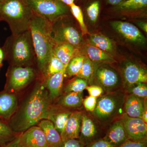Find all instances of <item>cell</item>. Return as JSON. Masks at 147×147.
Returning <instances> with one entry per match:
<instances>
[{"label":"cell","mask_w":147,"mask_h":147,"mask_svg":"<svg viewBox=\"0 0 147 147\" xmlns=\"http://www.w3.org/2000/svg\"><path fill=\"white\" fill-rule=\"evenodd\" d=\"M57 99L56 104L64 108L73 110H81L83 106V92L63 93Z\"/></svg>","instance_id":"7402d4cb"},{"label":"cell","mask_w":147,"mask_h":147,"mask_svg":"<svg viewBox=\"0 0 147 147\" xmlns=\"http://www.w3.org/2000/svg\"><path fill=\"white\" fill-rule=\"evenodd\" d=\"M79 49L67 43L56 44L53 53L67 67L70 60L79 54Z\"/></svg>","instance_id":"d4e9b609"},{"label":"cell","mask_w":147,"mask_h":147,"mask_svg":"<svg viewBox=\"0 0 147 147\" xmlns=\"http://www.w3.org/2000/svg\"><path fill=\"white\" fill-rule=\"evenodd\" d=\"M147 7V0H123L113 9L122 15H137L145 13Z\"/></svg>","instance_id":"d6986e66"},{"label":"cell","mask_w":147,"mask_h":147,"mask_svg":"<svg viewBox=\"0 0 147 147\" xmlns=\"http://www.w3.org/2000/svg\"><path fill=\"white\" fill-rule=\"evenodd\" d=\"M102 138L115 147L119 146L128 140L121 118L109 125Z\"/></svg>","instance_id":"2e32d148"},{"label":"cell","mask_w":147,"mask_h":147,"mask_svg":"<svg viewBox=\"0 0 147 147\" xmlns=\"http://www.w3.org/2000/svg\"><path fill=\"white\" fill-rule=\"evenodd\" d=\"M8 123L0 120V146L4 147L17 137Z\"/></svg>","instance_id":"4316f807"},{"label":"cell","mask_w":147,"mask_h":147,"mask_svg":"<svg viewBox=\"0 0 147 147\" xmlns=\"http://www.w3.org/2000/svg\"><path fill=\"white\" fill-rule=\"evenodd\" d=\"M36 14L53 23L58 18L71 15L68 6L57 0H27Z\"/></svg>","instance_id":"9c48e42d"},{"label":"cell","mask_w":147,"mask_h":147,"mask_svg":"<svg viewBox=\"0 0 147 147\" xmlns=\"http://www.w3.org/2000/svg\"><path fill=\"white\" fill-rule=\"evenodd\" d=\"M127 94L134 95L138 97L146 98L147 85L146 83H138L132 84L123 89Z\"/></svg>","instance_id":"836d02e7"},{"label":"cell","mask_w":147,"mask_h":147,"mask_svg":"<svg viewBox=\"0 0 147 147\" xmlns=\"http://www.w3.org/2000/svg\"><path fill=\"white\" fill-rule=\"evenodd\" d=\"M4 60V54L2 48L0 47V69L3 66V62Z\"/></svg>","instance_id":"ee69618b"},{"label":"cell","mask_w":147,"mask_h":147,"mask_svg":"<svg viewBox=\"0 0 147 147\" xmlns=\"http://www.w3.org/2000/svg\"><path fill=\"white\" fill-rule=\"evenodd\" d=\"M86 90H87L90 96L96 98L99 97L104 93L102 88L97 85H88Z\"/></svg>","instance_id":"d590c367"},{"label":"cell","mask_w":147,"mask_h":147,"mask_svg":"<svg viewBox=\"0 0 147 147\" xmlns=\"http://www.w3.org/2000/svg\"><path fill=\"white\" fill-rule=\"evenodd\" d=\"M137 26L142 30L145 32L146 33L147 32V24L146 22L144 21H138L136 22Z\"/></svg>","instance_id":"60d3db41"},{"label":"cell","mask_w":147,"mask_h":147,"mask_svg":"<svg viewBox=\"0 0 147 147\" xmlns=\"http://www.w3.org/2000/svg\"><path fill=\"white\" fill-rule=\"evenodd\" d=\"M147 109V98L126 94L123 105L125 114L130 117L142 119L143 113Z\"/></svg>","instance_id":"ac0fdd59"},{"label":"cell","mask_w":147,"mask_h":147,"mask_svg":"<svg viewBox=\"0 0 147 147\" xmlns=\"http://www.w3.org/2000/svg\"><path fill=\"white\" fill-rule=\"evenodd\" d=\"M147 109H146V110L144 111V113H143L142 115V119L146 123H147Z\"/></svg>","instance_id":"f6af8a7d"},{"label":"cell","mask_w":147,"mask_h":147,"mask_svg":"<svg viewBox=\"0 0 147 147\" xmlns=\"http://www.w3.org/2000/svg\"><path fill=\"white\" fill-rule=\"evenodd\" d=\"M88 85V82L86 80L75 76L66 84L63 91L64 93L83 92Z\"/></svg>","instance_id":"f546056e"},{"label":"cell","mask_w":147,"mask_h":147,"mask_svg":"<svg viewBox=\"0 0 147 147\" xmlns=\"http://www.w3.org/2000/svg\"><path fill=\"white\" fill-rule=\"evenodd\" d=\"M57 1L64 4L69 7L71 5L75 3L76 0H57Z\"/></svg>","instance_id":"7bdbcfd3"},{"label":"cell","mask_w":147,"mask_h":147,"mask_svg":"<svg viewBox=\"0 0 147 147\" xmlns=\"http://www.w3.org/2000/svg\"><path fill=\"white\" fill-rule=\"evenodd\" d=\"M66 66L53 54L47 63L43 79L65 69Z\"/></svg>","instance_id":"4dcf8cb0"},{"label":"cell","mask_w":147,"mask_h":147,"mask_svg":"<svg viewBox=\"0 0 147 147\" xmlns=\"http://www.w3.org/2000/svg\"><path fill=\"white\" fill-rule=\"evenodd\" d=\"M101 2L100 0H92L86 4L85 13L90 22L94 24L97 21L100 14Z\"/></svg>","instance_id":"f1b7e54d"},{"label":"cell","mask_w":147,"mask_h":147,"mask_svg":"<svg viewBox=\"0 0 147 147\" xmlns=\"http://www.w3.org/2000/svg\"><path fill=\"white\" fill-rule=\"evenodd\" d=\"M125 95L123 89L104 92L97 98L95 108L91 114L107 128L109 125L121 119L124 114L123 105Z\"/></svg>","instance_id":"5b68a950"},{"label":"cell","mask_w":147,"mask_h":147,"mask_svg":"<svg viewBox=\"0 0 147 147\" xmlns=\"http://www.w3.org/2000/svg\"></svg>","instance_id":"c3c4849f"},{"label":"cell","mask_w":147,"mask_h":147,"mask_svg":"<svg viewBox=\"0 0 147 147\" xmlns=\"http://www.w3.org/2000/svg\"><path fill=\"white\" fill-rule=\"evenodd\" d=\"M29 30L35 53L37 69L42 79L56 44L52 34V23L34 12Z\"/></svg>","instance_id":"7a4b0ae2"},{"label":"cell","mask_w":147,"mask_h":147,"mask_svg":"<svg viewBox=\"0 0 147 147\" xmlns=\"http://www.w3.org/2000/svg\"><path fill=\"white\" fill-rule=\"evenodd\" d=\"M111 26L127 41L137 45H144L146 38L137 27L133 24L120 21H112Z\"/></svg>","instance_id":"4fadbf2b"},{"label":"cell","mask_w":147,"mask_h":147,"mask_svg":"<svg viewBox=\"0 0 147 147\" xmlns=\"http://www.w3.org/2000/svg\"><path fill=\"white\" fill-rule=\"evenodd\" d=\"M74 110L52 103L48 110L47 119L50 121L61 136L70 114Z\"/></svg>","instance_id":"9a60e30c"},{"label":"cell","mask_w":147,"mask_h":147,"mask_svg":"<svg viewBox=\"0 0 147 147\" xmlns=\"http://www.w3.org/2000/svg\"><path fill=\"white\" fill-rule=\"evenodd\" d=\"M71 15L63 16L52 23L53 39L55 44L67 43L79 49L83 35L72 23Z\"/></svg>","instance_id":"8992f818"},{"label":"cell","mask_w":147,"mask_h":147,"mask_svg":"<svg viewBox=\"0 0 147 147\" xmlns=\"http://www.w3.org/2000/svg\"><path fill=\"white\" fill-rule=\"evenodd\" d=\"M4 60L9 65L34 66L36 58L30 30L17 34H11L2 47Z\"/></svg>","instance_id":"3957f363"},{"label":"cell","mask_w":147,"mask_h":147,"mask_svg":"<svg viewBox=\"0 0 147 147\" xmlns=\"http://www.w3.org/2000/svg\"><path fill=\"white\" fill-rule=\"evenodd\" d=\"M123 1V0H105V1L107 4L114 6L117 5Z\"/></svg>","instance_id":"b9f144b4"},{"label":"cell","mask_w":147,"mask_h":147,"mask_svg":"<svg viewBox=\"0 0 147 147\" xmlns=\"http://www.w3.org/2000/svg\"><path fill=\"white\" fill-rule=\"evenodd\" d=\"M120 74L123 89L136 83H147V69L137 63L125 62L121 67Z\"/></svg>","instance_id":"8fae6325"},{"label":"cell","mask_w":147,"mask_h":147,"mask_svg":"<svg viewBox=\"0 0 147 147\" xmlns=\"http://www.w3.org/2000/svg\"><path fill=\"white\" fill-rule=\"evenodd\" d=\"M0 147H1V146H0Z\"/></svg>","instance_id":"7dc6e473"},{"label":"cell","mask_w":147,"mask_h":147,"mask_svg":"<svg viewBox=\"0 0 147 147\" xmlns=\"http://www.w3.org/2000/svg\"><path fill=\"white\" fill-rule=\"evenodd\" d=\"M85 147H115L109 142L100 138L86 145Z\"/></svg>","instance_id":"74e56055"},{"label":"cell","mask_w":147,"mask_h":147,"mask_svg":"<svg viewBox=\"0 0 147 147\" xmlns=\"http://www.w3.org/2000/svg\"><path fill=\"white\" fill-rule=\"evenodd\" d=\"M94 64V71L88 85H97L104 92H110L123 89L121 74L109 64Z\"/></svg>","instance_id":"52a82bcc"},{"label":"cell","mask_w":147,"mask_h":147,"mask_svg":"<svg viewBox=\"0 0 147 147\" xmlns=\"http://www.w3.org/2000/svg\"><path fill=\"white\" fill-rule=\"evenodd\" d=\"M53 101L41 78L38 79L33 88L8 121L16 133H22L40 121L47 119L48 110Z\"/></svg>","instance_id":"6da1fadb"},{"label":"cell","mask_w":147,"mask_h":147,"mask_svg":"<svg viewBox=\"0 0 147 147\" xmlns=\"http://www.w3.org/2000/svg\"><path fill=\"white\" fill-rule=\"evenodd\" d=\"M90 45L107 52L111 55L115 53V46L112 40L108 37L100 34H94L90 36Z\"/></svg>","instance_id":"484cf974"},{"label":"cell","mask_w":147,"mask_h":147,"mask_svg":"<svg viewBox=\"0 0 147 147\" xmlns=\"http://www.w3.org/2000/svg\"><path fill=\"white\" fill-rule=\"evenodd\" d=\"M106 128L89 112L82 110V121L79 139L85 146L100 138L99 134Z\"/></svg>","instance_id":"30bf717a"},{"label":"cell","mask_w":147,"mask_h":147,"mask_svg":"<svg viewBox=\"0 0 147 147\" xmlns=\"http://www.w3.org/2000/svg\"><path fill=\"white\" fill-rule=\"evenodd\" d=\"M121 119L129 140L147 142V124L142 119L130 117L124 114Z\"/></svg>","instance_id":"7c38bea8"},{"label":"cell","mask_w":147,"mask_h":147,"mask_svg":"<svg viewBox=\"0 0 147 147\" xmlns=\"http://www.w3.org/2000/svg\"><path fill=\"white\" fill-rule=\"evenodd\" d=\"M18 107V98L13 93L0 92V120L8 122Z\"/></svg>","instance_id":"e0dca14e"},{"label":"cell","mask_w":147,"mask_h":147,"mask_svg":"<svg viewBox=\"0 0 147 147\" xmlns=\"http://www.w3.org/2000/svg\"><path fill=\"white\" fill-rule=\"evenodd\" d=\"M79 139H67L63 141L60 147H85Z\"/></svg>","instance_id":"8d00e7d4"},{"label":"cell","mask_w":147,"mask_h":147,"mask_svg":"<svg viewBox=\"0 0 147 147\" xmlns=\"http://www.w3.org/2000/svg\"><path fill=\"white\" fill-rule=\"evenodd\" d=\"M33 14L27 0H2L0 2V21L8 24L12 34H19L29 30Z\"/></svg>","instance_id":"277c9868"},{"label":"cell","mask_w":147,"mask_h":147,"mask_svg":"<svg viewBox=\"0 0 147 147\" xmlns=\"http://www.w3.org/2000/svg\"><path fill=\"white\" fill-rule=\"evenodd\" d=\"M38 125L42 129L44 132L47 147L60 146L62 142L61 137L50 121L42 120L38 123Z\"/></svg>","instance_id":"603a6c76"},{"label":"cell","mask_w":147,"mask_h":147,"mask_svg":"<svg viewBox=\"0 0 147 147\" xmlns=\"http://www.w3.org/2000/svg\"><path fill=\"white\" fill-rule=\"evenodd\" d=\"M82 113V110H75L70 114L61 135L62 141L67 139H79Z\"/></svg>","instance_id":"ffe728a7"},{"label":"cell","mask_w":147,"mask_h":147,"mask_svg":"<svg viewBox=\"0 0 147 147\" xmlns=\"http://www.w3.org/2000/svg\"><path fill=\"white\" fill-rule=\"evenodd\" d=\"M97 98L89 95L84 98L83 105L86 111L89 113L93 112L96 106Z\"/></svg>","instance_id":"e575fe53"},{"label":"cell","mask_w":147,"mask_h":147,"mask_svg":"<svg viewBox=\"0 0 147 147\" xmlns=\"http://www.w3.org/2000/svg\"><path fill=\"white\" fill-rule=\"evenodd\" d=\"M69 8L71 15L79 24L82 35L88 34V31L84 22V13L81 7L74 3L69 7Z\"/></svg>","instance_id":"1f68e13d"},{"label":"cell","mask_w":147,"mask_h":147,"mask_svg":"<svg viewBox=\"0 0 147 147\" xmlns=\"http://www.w3.org/2000/svg\"><path fill=\"white\" fill-rule=\"evenodd\" d=\"M65 70H63L42 80L52 101L56 100L62 94Z\"/></svg>","instance_id":"44dd1931"},{"label":"cell","mask_w":147,"mask_h":147,"mask_svg":"<svg viewBox=\"0 0 147 147\" xmlns=\"http://www.w3.org/2000/svg\"><path fill=\"white\" fill-rule=\"evenodd\" d=\"M38 73L34 66L9 65L4 91L15 93L22 90L36 80Z\"/></svg>","instance_id":"ba28073f"},{"label":"cell","mask_w":147,"mask_h":147,"mask_svg":"<svg viewBox=\"0 0 147 147\" xmlns=\"http://www.w3.org/2000/svg\"><path fill=\"white\" fill-rule=\"evenodd\" d=\"M4 147H24L20 144L18 141V136L12 142L9 143Z\"/></svg>","instance_id":"ab89813d"},{"label":"cell","mask_w":147,"mask_h":147,"mask_svg":"<svg viewBox=\"0 0 147 147\" xmlns=\"http://www.w3.org/2000/svg\"><path fill=\"white\" fill-rule=\"evenodd\" d=\"M18 141L24 147H47L44 132L38 125H34L18 136Z\"/></svg>","instance_id":"5bb4252c"},{"label":"cell","mask_w":147,"mask_h":147,"mask_svg":"<svg viewBox=\"0 0 147 147\" xmlns=\"http://www.w3.org/2000/svg\"><path fill=\"white\" fill-rule=\"evenodd\" d=\"M118 147H147V142H136L128 139Z\"/></svg>","instance_id":"f35d334b"},{"label":"cell","mask_w":147,"mask_h":147,"mask_svg":"<svg viewBox=\"0 0 147 147\" xmlns=\"http://www.w3.org/2000/svg\"><path fill=\"white\" fill-rule=\"evenodd\" d=\"M85 53L86 55V56L94 64H112L117 62L113 55L90 44L86 45L85 47Z\"/></svg>","instance_id":"cb8c5ba5"},{"label":"cell","mask_w":147,"mask_h":147,"mask_svg":"<svg viewBox=\"0 0 147 147\" xmlns=\"http://www.w3.org/2000/svg\"><path fill=\"white\" fill-rule=\"evenodd\" d=\"M1 1H2V0H0V2H1Z\"/></svg>","instance_id":"bcb514c9"},{"label":"cell","mask_w":147,"mask_h":147,"mask_svg":"<svg viewBox=\"0 0 147 147\" xmlns=\"http://www.w3.org/2000/svg\"><path fill=\"white\" fill-rule=\"evenodd\" d=\"M94 71V64L86 56L82 68L75 76L85 79L88 84L93 74Z\"/></svg>","instance_id":"d6a6232c"},{"label":"cell","mask_w":147,"mask_h":147,"mask_svg":"<svg viewBox=\"0 0 147 147\" xmlns=\"http://www.w3.org/2000/svg\"><path fill=\"white\" fill-rule=\"evenodd\" d=\"M86 56L78 54L70 60L65 70V76L70 78L75 76L82 68Z\"/></svg>","instance_id":"83f0119b"}]
</instances>
